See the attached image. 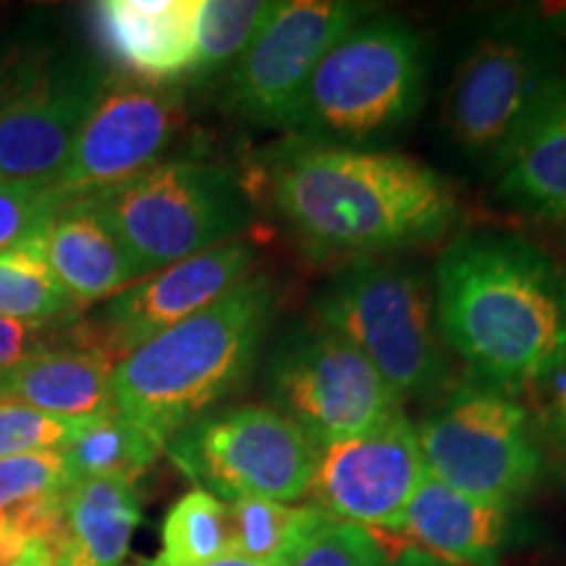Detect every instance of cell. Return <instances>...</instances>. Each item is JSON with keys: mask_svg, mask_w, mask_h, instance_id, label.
<instances>
[{"mask_svg": "<svg viewBox=\"0 0 566 566\" xmlns=\"http://www.w3.org/2000/svg\"><path fill=\"white\" fill-rule=\"evenodd\" d=\"M443 344L483 386L512 396L566 365V292L551 260L525 239L472 231L433 271Z\"/></svg>", "mask_w": 566, "mask_h": 566, "instance_id": "obj_1", "label": "cell"}, {"mask_svg": "<svg viewBox=\"0 0 566 566\" xmlns=\"http://www.w3.org/2000/svg\"><path fill=\"white\" fill-rule=\"evenodd\" d=\"M283 221L317 254L378 258L433 242L457 218L454 189L407 155L304 142L271 171Z\"/></svg>", "mask_w": 566, "mask_h": 566, "instance_id": "obj_2", "label": "cell"}, {"mask_svg": "<svg viewBox=\"0 0 566 566\" xmlns=\"http://www.w3.org/2000/svg\"><path fill=\"white\" fill-rule=\"evenodd\" d=\"M275 283L250 273L202 313L113 367L116 412L168 443L250 378L275 317Z\"/></svg>", "mask_w": 566, "mask_h": 566, "instance_id": "obj_3", "label": "cell"}, {"mask_svg": "<svg viewBox=\"0 0 566 566\" xmlns=\"http://www.w3.org/2000/svg\"><path fill=\"white\" fill-rule=\"evenodd\" d=\"M424 76L420 34L396 17H365L317 63L294 129L342 147L388 137L420 111Z\"/></svg>", "mask_w": 566, "mask_h": 566, "instance_id": "obj_4", "label": "cell"}, {"mask_svg": "<svg viewBox=\"0 0 566 566\" xmlns=\"http://www.w3.org/2000/svg\"><path fill=\"white\" fill-rule=\"evenodd\" d=\"M317 321L363 352L399 394L430 399L449 378L428 273L405 260L359 258L325 286Z\"/></svg>", "mask_w": 566, "mask_h": 566, "instance_id": "obj_5", "label": "cell"}, {"mask_svg": "<svg viewBox=\"0 0 566 566\" xmlns=\"http://www.w3.org/2000/svg\"><path fill=\"white\" fill-rule=\"evenodd\" d=\"M566 87L556 32L509 17L480 34L446 90L441 122L464 158L495 168L522 129Z\"/></svg>", "mask_w": 566, "mask_h": 566, "instance_id": "obj_6", "label": "cell"}, {"mask_svg": "<svg viewBox=\"0 0 566 566\" xmlns=\"http://www.w3.org/2000/svg\"><path fill=\"white\" fill-rule=\"evenodd\" d=\"M87 200L122 237L145 275L237 242L254 216L242 179L200 160H163Z\"/></svg>", "mask_w": 566, "mask_h": 566, "instance_id": "obj_7", "label": "cell"}, {"mask_svg": "<svg viewBox=\"0 0 566 566\" xmlns=\"http://www.w3.org/2000/svg\"><path fill=\"white\" fill-rule=\"evenodd\" d=\"M105 76L51 40H19L0 53V176L53 187Z\"/></svg>", "mask_w": 566, "mask_h": 566, "instance_id": "obj_8", "label": "cell"}, {"mask_svg": "<svg viewBox=\"0 0 566 566\" xmlns=\"http://www.w3.org/2000/svg\"><path fill=\"white\" fill-rule=\"evenodd\" d=\"M265 394L317 449L367 433L405 405L370 359L321 321L279 336L265 365Z\"/></svg>", "mask_w": 566, "mask_h": 566, "instance_id": "obj_9", "label": "cell"}, {"mask_svg": "<svg viewBox=\"0 0 566 566\" xmlns=\"http://www.w3.org/2000/svg\"><path fill=\"white\" fill-rule=\"evenodd\" d=\"M166 451L200 491L226 504L302 499L321 457L313 438L273 407L212 409L179 430Z\"/></svg>", "mask_w": 566, "mask_h": 566, "instance_id": "obj_10", "label": "cell"}, {"mask_svg": "<svg viewBox=\"0 0 566 566\" xmlns=\"http://www.w3.org/2000/svg\"><path fill=\"white\" fill-rule=\"evenodd\" d=\"M417 438L430 475L483 504L512 509L541 475L525 407L495 388H459L417 424Z\"/></svg>", "mask_w": 566, "mask_h": 566, "instance_id": "obj_11", "label": "cell"}, {"mask_svg": "<svg viewBox=\"0 0 566 566\" xmlns=\"http://www.w3.org/2000/svg\"><path fill=\"white\" fill-rule=\"evenodd\" d=\"M365 17L367 6L346 0H289L254 34L226 74V105L263 129H294L304 92L323 55Z\"/></svg>", "mask_w": 566, "mask_h": 566, "instance_id": "obj_12", "label": "cell"}, {"mask_svg": "<svg viewBox=\"0 0 566 566\" xmlns=\"http://www.w3.org/2000/svg\"><path fill=\"white\" fill-rule=\"evenodd\" d=\"M187 122L184 95L174 84L105 82L69 163L53 184L63 202L92 197L163 163Z\"/></svg>", "mask_w": 566, "mask_h": 566, "instance_id": "obj_13", "label": "cell"}, {"mask_svg": "<svg viewBox=\"0 0 566 566\" xmlns=\"http://www.w3.org/2000/svg\"><path fill=\"white\" fill-rule=\"evenodd\" d=\"M424 478L417 428L399 412L363 436L321 449L307 495L331 520L399 533Z\"/></svg>", "mask_w": 566, "mask_h": 566, "instance_id": "obj_14", "label": "cell"}, {"mask_svg": "<svg viewBox=\"0 0 566 566\" xmlns=\"http://www.w3.org/2000/svg\"><path fill=\"white\" fill-rule=\"evenodd\" d=\"M254 247L244 239L168 265L116 294L95 315H80L84 349L111 363L139 349L163 331L202 313L252 273Z\"/></svg>", "mask_w": 566, "mask_h": 566, "instance_id": "obj_15", "label": "cell"}, {"mask_svg": "<svg viewBox=\"0 0 566 566\" xmlns=\"http://www.w3.org/2000/svg\"><path fill=\"white\" fill-rule=\"evenodd\" d=\"M200 0H103L92 6L95 38L134 82L174 84L192 74Z\"/></svg>", "mask_w": 566, "mask_h": 566, "instance_id": "obj_16", "label": "cell"}, {"mask_svg": "<svg viewBox=\"0 0 566 566\" xmlns=\"http://www.w3.org/2000/svg\"><path fill=\"white\" fill-rule=\"evenodd\" d=\"M40 242L53 275L80 310L108 302L147 279L87 197L63 202L42 229Z\"/></svg>", "mask_w": 566, "mask_h": 566, "instance_id": "obj_17", "label": "cell"}, {"mask_svg": "<svg viewBox=\"0 0 566 566\" xmlns=\"http://www.w3.org/2000/svg\"><path fill=\"white\" fill-rule=\"evenodd\" d=\"M509 530V509L483 504L428 472L399 533L428 556L459 566H495Z\"/></svg>", "mask_w": 566, "mask_h": 566, "instance_id": "obj_18", "label": "cell"}, {"mask_svg": "<svg viewBox=\"0 0 566 566\" xmlns=\"http://www.w3.org/2000/svg\"><path fill=\"white\" fill-rule=\"evenodd\" d=\"M113 367L116 363L92 349L42 354L0 375V399L19 401L61 420H101L118 415L113 399Z\"/></svg>", "mask_w": 566, "mask_h": 566, "instance_id": "obj_19", "label": "cell"}, {"mask_svg": "<svg viewBox=\"0 0 566 566\" xmlns=\"http://www.w3.org/2000/svg\"><path fill=\"white\" fill-rule=\"evenodd\" d=\"M142 522L137 485L97 478L71 485L63 527L51 546L55 566H122Z\"/></svg>", "mask_w": 566, "mask_h": 566, "instance_id": "obj_20", "label": "cell"}, {"mask_svg": "<svg viewBox=\"0 0 566 566\" xmlns=\"http://www.w3.org/2000/svg\"><path fill=\"white\" fill-rule=\"evenodd\" d=\"M495 171L509 202L566 226V87L535 113Z\"/></svg>", "mask_w": 566, "mask_h": 566, "instance_id": "obj_21", "label": "cell"}, {"mask_svg": "<svg viewBox=\"0 0 566 566\" xmlns=\"http://www.w3.org/2000/svg\"><path fill=\"white\" fill-rule=\"evenodd\" d=\"M71 485L61 451L0 459V537L51 543L63 527Z\"/></svg>", "mask_w": 566, "mask_h": 566, "instance_id": "obj_22", "label": "cell"}, {"mask_svg": "<svg viewBox=\"0 0 566 566\" xmlns=\"http://www.w3.org/2000/svg\"><path fill=\"white\" fill-rule=\"evenodd\" d=\"M163 451H166V443L150 430L122 415H111L84 422L76 436L63 446L61 454L71 483L76 485L97 478L134 483L150 470Z\"/></svg>", "mask_w": 566, "mask_h": 566, "instance_id": "obj_23", "label": "cell"}, {"mask_svg": "<svg viewBox=\"0 0 566 566\" xmlns=\"http://www.w3.org/2000/svg\"><path fill=\"white\" fill-rule=\"evenodd\" d=\"M233 554L273 566H286L328 514L313 504L289 506L268 499L229 501Z\"/></svg>", "mask_w": 566, "mask_h": 566, "instance_id": "obj_24", "label": "cell"}, {"mask_svg": "<svg viewBox=\"0 0 566 566\" xmlns=\"http://www.w3.org/2000/svg\"><path fill=\"white\" fill-rule=\"evenodd\" d=\"M226 554H233L229 504L195 488L168 509L158 556L145 566H208Z\"/></svg>", "mask_w": 566, "mask_h": 566, "instance_id": "obj_25", "label": "cell"}, {"mask_svg": "<svg viewBox=\"0 0 566 566\" xmlns=\"http://www.w3.org/2000/svg\"><path fill=\"white\" fill-rule=\"evenodd\" d=\"M273 9L271 0H200L189 80L210 82L229 74Z\"/></svg>", "mask_w": 566, "mask_h": 566, "instance_id": "obj_26", "label": "cell"}, {"mask_svg": "<svg viewBox=\"0 0 566 566\" xmlns=\"http://www.w3.org/2000/svg\"><path fill=\"white\" fill-rule=\"evenodd\" d=\"M80 315L48 265L40 237L0 252V317L55 321Z\"/></svg>", "mask_w": 566, "mask_h": 566, "instance_id": "obj_27", "label": "cell"}, {"mask_svg": "<svg viewBox=\"0 0 566 566\" xmlns=\"http://www.w3.org/2000/svg\"><path fill=\"white\" fill-rule=\"evenodd\" d=\"M386 551L370 530L325 520L286 566H384Z\"/></svg>", "mask_w": 566, "mask_h": 566, "instance_id": "obj_28", "label": "cell"}, {"mask_svg": "<svg viewBox=\"0 0 566 566\" xmlns=\"http://www.w3.org/2000/svg\"><path fill=\"white\" fill-rule=\"evenodd\" d=\"M84 349L80 315L55 321H11L0 317V375L32 363L42 354Z\"/></svg>", "mask_w": 566, "mask_h": 566, "instance_id": "obj_29", "label": "cell"}, {"mask_svg": "<svg viewBox=\"0 0 566 566\" xmlns=\"http://www.w3.org/2000/svg\"><path fill=\"white\" fill-rule=\"evenodd\" d=\"M84 422L61 420L19 401L0 399V459L61 451Z\"/></svg>", "mask_w": 566, "mask_h": 566, "instance_id": "obj_30", "label": "cell"}, {"mask_svg": "<svg viewBox=\"0 0 566 566\" xmlns=\"http://www.w3.org/2000/svg\"><path fill=\"white\" fill-rule=\"evenodd\" d=\"M61 205L63 200L55 187L0 176V252L40 237Z\"/></svg>", "mask_w": 566, "mask_h": 566, "instance_id": "obj_31", "label": "cell"}, {"mask_svg": "<svg viewBox=\"0 0 566 566\" xmlns=\"http://www.w3.org/2000/svg\"><path fill=\"white\" fill-rule=\"evenodd\" d=\"M208 566H273V564L252 562V558L239 556V554H226V556H221V558H216V562L208 564Z\"/></svg>", "mask_w": 566, "mask_h": 566, "instance_id": "obj_32", "label": "cell"}, {"mask_svg": "<svg viewBox=\"0 0 566 566\" xmlns=\"http://www.w3.org/2000/svg\"><path fill=\"white\" fill-rule=\"evenodd\" d=\"M42 551H45V543H30V546L24 548V554L19 556V562L11 566H34V562H38Z\"/></svg>", "mask_w": 566, "mask_h": 566, "instance_id": "obj_33", "label": "cell"}, {"mask_svg": "<svg viewBox=\"0 0 566 566\" xmlns=\"http://www.w3.org/2000/svg\"><path fill=\"white\" fill-rule=\"evenodd\" d=\"M556 420L562 424V433L566 436V380L562 386V391H558V401H556Z\"/></svg>", "mask_w": 566, "mask_h": 566, "instance_id": "obj_34", "label": "cell"}, {"mask_svg": "<svg viewBox=\"0 0 566 566\" xmlns=\"http://www.w3.org/2000/svg\"><path fill=\"white\" fill-rule=\"evenodd\" d=\"M34 566H55L53 554H51V546H48V543H45V551H42L38 562H34Z\"/></svg>", "mask_w": 566, "mask_h": 566, "instance_id": "obj_35", "label": "cell"}, {"mask_svg": "<svg viewBox=\"0 0 566 566\" xmlns=\"http://www.w3.org/2000/svg\"><path fill=\"white\" fill-rule=\"evenodd\" d=\"M384 566H405V564H394L391 558H386V564H384Z\"/></svg>", "mask_w": 566, "mask_h": 566, "instance_id": "obj_36", "label": "cell"}, {"mask_svg": "<svg viewBox=\"0 0 566 566\" xmlns=\"http://www.w3.org/2000/svg\"><path fill=\"white\" fill-rule=\"evenodd\" d=\"M564 292H566V283H564Z\"/></svg>", "mask_w": 566, "mask_h": 566, "instance_id": "obj_37", "label": "cell"}]
</instances>
